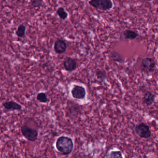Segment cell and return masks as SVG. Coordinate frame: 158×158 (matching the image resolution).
Listing matches in <instances>:
<instances>
[{
	"label": "cell",
	"instance_id": "1",
	"mask_svg": "<svg viewBox=\"0 0 158 158\" xmlns=\"http://www.w3.org/2000/svg\"><path fill=\"white\" fill-rule=\"evenodd\" d=\"M56 147L58 151L62 154L64 155H69L73 149V141L70 138L62 136L57 139Z\"/></svg>",
	"mask_w": 158,
	"mask_h": 158
},
{
	"label": "cell",
	"instance_id": "2",
	"mask_svg": "<svg viewBox=\"0 0 158 158\" xmlns=\"http://www.w3.org/2000/svg\"><path fill=\"white\" fill-rule=\"evenodd\" d=\"M89 4L97 10L104 11L110 10L113 6L110 0H91L89 2Z\"/></svg>",
	"mask_w": 158,
	"mask_h": 158
},
{
	"label": "cell",
	"instance_id": "3",
	"mask_svg": "<svg viewBox=\"0 0 158 158\" xmlns=\"http://www.w3.org/2000/svg\"><path fill=\"white\" fill-rule=\"evenodd\" d=\"M156 68V62L153 58L146 57L143 58L141 62L140 69L143 73H152Z\"/></svg>",
	"mask_w": 158,
	"mask_h": 158
},
{
	"label": "cell",
	"instance_id": "4",
	"mask_svg": "<svg viewBox=\"0 0 158 158\" xmlns=\"http://www.w3.org/2000/svg\"><path fill=\"white\" fill-rule=\"evenodd\" d=\"M135 130L136 134L141 138L148 139L151 137V132L149 127L144 123H140L136 125Z\"/></svg>",
	"mask_w": 158,
	"mask_h": 158
},
{
	"label": "cell",
	"instance_id": "5",
	"mask_svg": "<svg viewBox=\"0 0 158 158\" xmlns=\"http://www.w3.org/2000/svg\"><path fill=\"white\" fill-rule=\"evenodd\" d=\"M21 129L23 136L27 140L31 142H34L37 139L38 132L36 129L28 127L26 125L22 126Z\"/></svg>",
	"mask_w": 158,
	"mask_h": 158
},
{
	"label": "cell",
	"instance_id": "6",
	"mask_svg": "<svg viewBox=\"0 0 158 158\" xmlns=\"http://www.w3.org/2000/svg\"><path fill=\"white\" fill-rule=\"evenodd\" d=\"M72 96L76 99H84L85 98L86 91L85 89L82 86L75 85L71 91Z\"/></svg>",
	"mask_w": 158,
	"mask_h": 158
},
{
	"label": "cell",
	"instance_id": "7",
	"mask_svg": "<svg viewBox=\"0 0 158 158\" xmlns=\"http://www.w3.org/2000/svg\"><path fill=\"white\" fill-rule=\"evenodd\" d=\"M63 65L65 71L71 73L75 71L77 68V62L73 58L67 57L64 61Z\"/></svg>",
	"mask_w": 158,
	"mask_h": 158
},
{
	"label": "cell",
	"instance_id": "8",
	"mask_svg": "<svg viewBox=\"0 0 158 158\" xmlns=\"http://www.w3.org/2000/svg\"><path fill=\"white\" fill-rule=\"evenodd\" d=\"M67 46L66 42L63 40H57L54 44V50L57 54L64 53L67 49Z\"/></svg>",
	"mask_w": 158,
	"mask_h": 158
},
{
	"label": "cell",
	"instance_id": "9",
	"mask_svg": "<svg viewBox=\"0 0 158 158\" xmlns=\"http://www.w3.org/2000/svg\"><path fill=\"white\" fill-rule=\"evenodd\" d=\"M2 105L4 109L8 111L20 110L22 109V106L19 103L13 101L6 102Z\"/></svg>",
	"mask_w": 158,
	"mask_h": 158
},
{
	"label": "cell",
	"instance_id": "10",
	"mask_svg": "<svg viewBox=\"0 0 158 158\" xmlns=\"http://www.w3.org/2000/svg\"><path fill=\"white\" fill-rule=\"evenodd\" d=\"M122 37L124 39L126 40H135L138 38L139 35L135 31L128 29L123 31Z\"/></svg>",
	"mask_w": 158,
	"mask_h": 158
},
{
	"label": "cell",
	"instance_id": "11",
	"mask_svg": "<svg viewBox=\"0 0 158 158\" xmlns=\"http://www.w3.org/2000/svg\"><path fill=\"white\" fill-rule=\"evenodd\" d=\"M155 98V95L152 92L149 91H147L143 97V102L146 105L150 106L154 102Z\"/></svg>",
	"mask_w": 158,
	"mask_h": 158
},
{
	"label": "cell",
	"instance_id": "12",
	"mask_svg": "<svg viewBox=\"0 0 158 158\" xmlns=\"http://www.w3.org/2000/svg\"><path fill=\"white\" fill-rule=\"evenodd\" d=\"M56 13L62 20H65L68 18V13L65 11L64 8L63 7H59L56 11Z\"/></svg>",
	"mask_w": 158,
	"mask_h": 158
},
{
	"label": "cell",
	"instance_id": "13",
	"mask_svg": "<svg viewBox=\"0 0 158 158\" xmlns=\"http://www.w3.org/2000/svg\"><path fill=\"white\" fill-rule=\"evenodd\" d=\"M110 57L113 60L117 62L123 63L124 61L123 58L118 52L115 51H113L111 53Z\"/></svg>",
	"mask_w": 158,
	"mask_h": 158
},
{
	"label": "cell",
	"instance_id": "14",
	"mask_svg": "<svg viewBox=\"0 0 158 158\" xmlns=\"http://www.w3.org/2000/svg\"><path fill=\"white\" fill-rule=\"evenodd\" d=\"M26 30V27L23 24L20 25L18 26L17 30L15 32V34L18 38H22L25 35Z\"/></svg>",
	"mask_w": 158,
	"mask_h": 158
},
{
	"label": "cell",
	"instance_id": "15",
	"mask_svg": "<svg viewBox=\"0 0 158 158\" xmlns=\"http://www.w3.org/2000/svg\"><path fill=\"white\" fill-rule=\"evenodd\" d=\"M36 99L42 103H47L48 101V96L45 92H40L37 95Z\"/></svg>",
	"mask_w": 158,
	"mask_h": 158
},
{
	"label": "cell",
	"instance_id": "16",
	"mask_svg": "<svg viewBox=\"0 0 158 158\" xmlns=\"http://www.w3.org/2000/svg\"><path fill=\"white\" fill-rule=\"evenodd\" d=\"M96 76L98 79L102 81H104L107 77L106 73L101 70H98L96 71Z\"/></svg>",
	"mask_w": 158,
	"mask_h": 158
},
{
	"label": "cell",
	"instance_id": "17",
	"mask_svg": "<svg viewBox=\"0 0 158 158\" xmlns=\"http://www.w3.org/2000/svg\"><path fill=\"white\" fill-rule=\"evenodd\" d=\"M109 158H123V157L120 151H112L110 152Z\"/></svg>",
	"mask_w": 158,
	"mask_h": 158
},
{
	"label": "cell",
	"instance_id": "18",
	"mask_svg": "<svg viewBox=\"0 0 158 158\" xmlns=\"http://www.w3.org/2000/svg\"><path fill=\"white\" fill-rule=\"evenodd\" d=\"M43 2L42 0H32L30 2V3L34 8H40L42 6Z\"/></svg>",
	"mask_w": 158,
	"mask_h": 158
}]
</instances>
